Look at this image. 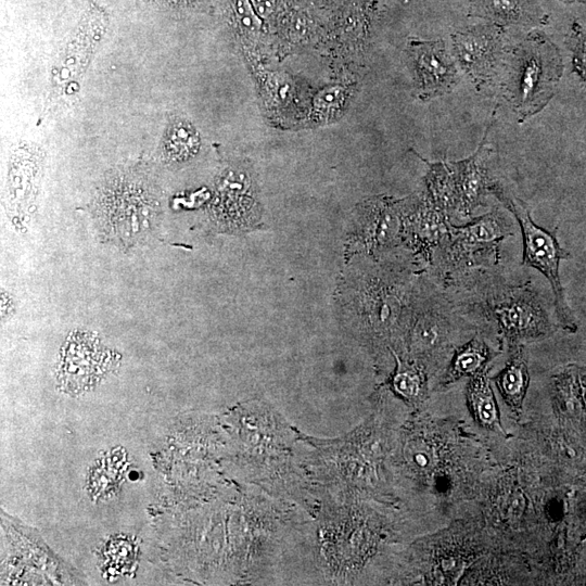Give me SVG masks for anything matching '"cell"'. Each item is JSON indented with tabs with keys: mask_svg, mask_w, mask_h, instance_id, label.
<instances>
[{
	"mask_svg": "<svg viewBox=\"0 0 586 586\" xmlns=\"http://www.w3.org/2000/svg\"><path fill=\"white\" fill-rule=\"evenodd\" d=\"M447 290L462 317L491 328L512 347L551 332L549 315L531 281L513 284L495 270L475 271Z\"/></svg>",
	"mask_w": 586,
	"mask_h": 586,
	"instance_id": "obj_1",
	"label": "cell"
},
{
	"mask_svg": "<svg viewBox=\"0 0 586 586\" xmlns=\"http://www.w3.org/2000/svg\"><path fill=\"white\" fill-rule=\"evenodd\" d=\"M513 233V224L498 208L461 226L449 221L432 256L436 277L447 289L472 272L495 270L500 264V243Z\"/></svg>",
	"mask_w": 586,
	"mask_h": 586,
	"instance_id": "obj_2",
	"label": "cell"
},
{
	"mask_svg": "<svg viewBox=\"0 0 586 586\" xmlns=\"http://www.w3.org/2000/svg\"><path fill=\"white\" fill-rule=\"evenodd\" d=\"M504 65L505 97L522 122L553 97L562 73L561 56L544 34L532 31L506 54Z\"/></svg>",
	"mask_w": 586,
	"mask_h": 586,
	"instance_id": "obj_3",
	"label": "cell"
},
{
	"mask_svg": "<svg viewBox=\"0 0 586 586\" xmlns=\"http://www.w3.org/2000/svg\"><path fill=\"white\" fill-rule=\"evenodd\" d=\"M157 214L158 205L151 190L135 177L107 182L97 200L100 231L109 241L125 247L151 233Z\"/></svg>",
	"mask_w": 586,
	"mask_h": 586,
	"instance_id": "obj_4",
	"label": "cell"
},
{
	"mask_svg": "<svg viewBox=\"0 0 586 586\" xmlns=\"http://www.w3.org/2000/svg\"><path fill=\"white\" fill-rule=\"evenodd\" d=\"M491 193L518 220L523 240L522 263L539 270L548 279L552 288L556 313L560 324L570 332L576 331V324L566 305L559 278L560 260L566 258L569 253L560 246L553 233L533 221L528 206L521 199L506 190L498 181L493 186Z\"/></svg>",
	"mask_w": 586,
	"mask_h": 586,
	"instance_id": "obj_5",
	"label": "cell"
},
{
	"mask_svg": "<svg viewBox=\"0 0 586 586\" xmlns=\"http://www.w3.org/2000/svg\"><path fill=\"white\" fill-rule=\"evenodd\" d=\"M505 39L504 27L493 23L451 35L453 53L477 90L491 87L498 76L507 54Z\"/></svg>",
	"mask_w": 586,
	"mask_h": 586,
	"instance_id": "obj_6",
	"label": "cell"
},
{
	"mask_svg": "<svg viewBox=\"0 0 586 586\" xmlns=\"http://www.w3.org/2000/svg\"><path fill=\"white\" fill-rule=\"evenodd\" d=\"M447 294H431L417 305L411 323V342L420 353H433L449 345L470 327Z\"/></svg>",
	"mask_w": 586,
	"mask_h": 586,
	"instance_id": "obj_7",
	"label": "cell"
},
{
	"mask_svg": "<svg viewBox=\"0 0 586 586\" xmlns=\"http://www.w3.org/2000/svg\"><path fill=\"white\" fill-rule=\"evenodd\" d=\"M407 53L418 82V97L426 100L450 92L459 77L443 40L409 38Z\"/></svg>",
	"mask_w": 586,
	"mask_h": 586,
	"instance_id": "obj_8",
	"label": "cell"
},
{
	"mask_svg": "<svg viewBox=\"0 0 586 586\" xmlns=\"http://www.w3.org/2000/svg\"><path fill=\"white\" fill-rule=\"evenodd\" d=\"M486 135L487 130L471 156L461 161H449L457 191L455 216L459 219H472L475 211L485 205V198L496 182L491 174L494 152L486 142Z\"/></svg>",
	"mask_w": 586,
	"mask_h": 586,
	"instance_id": "obj_9",
	"label": "cell"
},
{
	"mask_svg": "<svg viewBox=\"0 0 586 586\" xmlns=\"http://www.w3.org/2000/svg\"><path fill=\"white\" fill-rule=\"evenodd\" d=\"M469 15L501 27H536L546 23L538 0H470Z\"/></svg>",
	"mask_w": 586,
	"mask_h": 586,
	"instance_id": "obj_10",
	"label": "cell"
},
{
	"mask_svg": "<svg viewBox=\"0 0 586 586\" xmlns=\"http://www.w3.org/2000/svg\"><path fill=\"white\" fill-rule=\"evenodd\" d=\"M231 174L219 183V200L215 214L222 226L229 229L249 228L256 221V212L252 211L253 200L246 196L247 181L231 179Z\"/></svg>",
	"mask_w": 586,
	"mask_h": 586,
	"instance_id": "obj_11",
	"label": "cell"
},
{
	"mask_svg": "<svg viewBox=\"0 0 586 586\" xmlns=\"http://www.w3.org/2000/svg\"><path fill=\"white\" fill-rule=\"evenodd\" d=\"M491 358V353L480 333L456 352L447 371L445 382L450 383L464 375L481 372Z\"/></svg>",
	"mask_w": 586,
	"mask_h": 586,
	"instance_id": "obj_12",
	"label": "cell"
},
{
	"mask_svg": "<svg viewBox=\"0 0 586 586\" xmlns=\"http://www.w3.org/2000/svg\"><path fill=\"white\" fill-rule=\"evenodd\" d=\"M496 383L504 397L518 407L528 384V371L521 349L515 347L505 369L496 377Z\"/></svg>",
	"mask_w": 586,
	"mask_h": 586,
	"instance_id": "obj_13",
	"label": "cell"
},
{
	"mask_svg": "<svg viewBox=\"0 0 586 586\" xmlns=\"http://www.w3.org/2000/svg\"><path fill=\"white\" fill-rule=\"evenodd\" d=\"M199 148V137L194 128L184 120H176L168 128L165 151L169 160L183 162Z\"/></svg>",
	"mask_w": 586,
	"mask_h": 586,
	"instance_id": "obj_14",
	"label": "cell"
},
{
	"mask_svg": "<svg viewBox=\"0 0 586 586\" xmlns=\"http://www.w3.org/2000/svg\"><path fill=\"white\" fill-rule=\"evenodd\" d=\"M468 395L475 415L484 424H498L497 405L485 374H480L471 381Z\"/></svg>",
	"mask_w": 586,
	"mask_h": 586,
	"instance_id": "obj_15",
	"label": "cell"
},
{
	"mask_svg": "<svg viewBox=\"0 0 586 586\" xmlns=\"http://www.w3.org/2000/svg\"><path fill=\"white\" fill-rule=\"evenodd\" d=\"M568 46L572 52L573 72L586 85V28L576 21L571 26Z\"/></svg>",
	"mask_w": 586,
	"mask_h": 586,
	"instance_id": "obj_16",
	"label": "cell"
},
{
	"mask_svg": "<svg viewBox=\"0 0 586 586\" xmlns=\"http://www.w3.org/2000/svg\"><path fill=\"white\" fill-rule=\"evenodd\" d=\"M233 17L239 28L245 33L255 34L259 30L260 22L251 0H232Z\"/></svg>",
	"mask_w": 586,
	"mask_h": 586,
	"instance_id": "obj_17",
	"label": "cell"
},
{
	"mask_svg": "<svg viewBox=\"0 0 586 586\" xmlns=\"http://www.w3.org/2000/svg\"><path fill=\"white\" fill-rule=\"evenodd\" d=\"M394 386L396 390L407 397L417 396L422 387V378L419 372L413 369H400L394 378Z\"/></svg>",
	"mask_w": 586,
	"mask_h": 586,
	"instance_id": "obj_18",
	"label": "cell"
},
{
	"mask_svg": "<svg viewBox=\"0 0 586 586\" xmlns=\"http://www.w3.org/2000/svg\"><path fill=\"white\" fill-rule=\"evenodd\" d=\"M256 11L260 15H266L272 8L271 0H252Z\"/></svg>",
	"mask_w": 586,
	"mask_h": 586,
	"instance_id": "obj_19",
	"label": "cell"
},
{
	"mask_svg": "<svg viewBox=\"0 0 586 586\" xmlns=\"http://www.w3.org/2000/svg\"><path fill=\"white\" fill-rule=\"evenodd\" d=\"M173 1H178L179 2V1H182V0H173ZM184 1H194V0H184Z\"/></svg>",
	"mask_w": 586,
	"mask_h": 586,
	"instance_id": "obj_20",
	"label": "cell"
}]
</instances>
